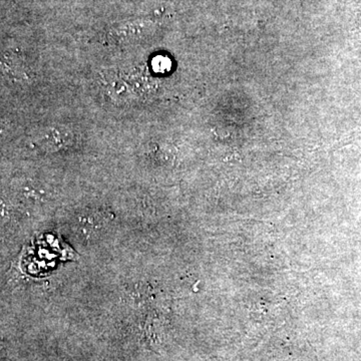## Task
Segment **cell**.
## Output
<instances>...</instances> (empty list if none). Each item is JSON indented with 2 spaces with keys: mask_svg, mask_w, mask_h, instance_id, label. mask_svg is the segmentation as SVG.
Masks as SVG:
<instances>
[{
  "mask_svg": "<svg viewBox=\"0 0 361 361\" xmlns=\"http://www.w3.org/2000/svg\"><path fill=\"white\" fill-rule=\"evenodd\" d=\"M156 23L149 20L129 21L111 30V39L116 42H134L146 39L155 32Z\"/></svg>",
  "mask_w": 361,
  "mask_h": 361,
  "instance_id": "2",
  "label": "cell"
},
{
  "mask_svg": "<svg viewBox=\"0 0 361 361\" xmlns=\"http://www.w3.org/2000/svg\"><path fill=\"white\" fill-rule=\"evenodd\" d=\"M78 231L85 239H92L99 235L104 226V218L97 211H87L78 218Z\"/></svg>",
  "mask_w": 361,
  "mask_h": 361,
  "instance_id": "4",
  "label": "cell"
},
{
  "mask_svg": "<svg viewBox=\"0 0 361 361\" xmlns=\"http://www.w3.org/2000/svg\"><path fill=\"white\" fill-rule=\"evenodd\" d=\"M21 197L23 200L30 202V203H37V202L44 200L45 194L44 191L37 189L33 184H28L20 190Z\"/></svg>",
  "mask_w": 361,
  "mask_h": 361,
  "instance_id": "5",
  "label": "cell"
},
{
  "mask_svg": "<svg viewBox=\"0 0 361 361\" xmlns=\"http://www.w3.org/2000/svg\"><path fill=\"white\" fill-rule=\"evenodd\" d=\"M73 134L61 126H49L37 130L32 135V142L44 152H59L71 144Z\"/></svg>",
  "mask_w": 361,
  "mask_h": 361,
  "instance_id": "1",
  "label": "cell"
},
{
  "mask_svg": "<svg viewBox=\"0 0 361 361\" xmlns=\"http://www.w3.org/2000/svg\"><path fill=\"white\" fill-rule=\"evenodd\" d=\"M104 80L106 94L116 103H130L137 97V89L133 85L130 78L125 75L109 71L104 75Z\"/></svg>",
  "mask_w": 361,
  "mask_h": 361,
  "instance_id": "3",
  "label": "cell"
}]
</instances>
